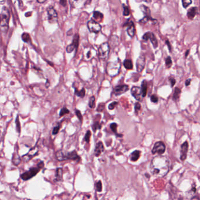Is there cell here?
Masks as SVG:
<instances>
[{"instance_id": "47", "label": "cell", "mask_w": 200, "mask_h": 200, "mask_svg": "<svg viewBox=\"0 0 200 200\" xmlns=\"http://www.w3.org/2000/svg\"><path fill=\"white\" fill-rule=\"evenodd\" d=\"M141 109V105L139 102H136L135 104H134V110H135V111L136 113H137V112L140 110Z\"/></svg>"}, {"instance_id": "42", "label": "cell", "mask_w": 200, "mask_h": 200, "mask_svg": "<svg viewBox=\"0 0 200 200\" xmlns=\"http://www.w3.org/2000/svg\"><path fill=\"white\" fill-rule=\"evenodd\" d=\"M166 65L167 68H170L172 65V61L170 56H168L166 59Z\"/></svg>"}, {"instance_id": "25", "label": "cell", "mask_w": 200, "mask_h": 200, "mask_svg": "<svg viewBox=\"0 0 200 200\" xmlns=\"http://www.w3.org/2000/svg\"><path fill=\"white\" fill-rule=\"evenodd\" d=\"M149 39L151 41V42L152 44L153 45L154 48H156L158 46V41H157V38H156L155 35H154V33H151Z\"/></svg>"}, {"instance_id": "7", "label": "cell", "mask_w": 200, "mask_h": 200, "mask_svg": "<svg viewBox=\"0 0 200 200\" xmlns=\"http://www.w3.org/2000/svg\"><path fill=\"white\" fill-rule=\"evenodd\" d=\"M166 151V146L163 141H157L154 145L152 150L151 153L153 154H158L159 155H161L164 153Z\"/></svg>"}, {"instance_id": "1", "label": "cell", "mask_w": 200, "mask_h": 200, "mask_svg": "<svg viewBox=\"0 0 200 200\" xmlns=\"http://www.w3.org/2000/svg\"><path fill=\"white\" fill-rule=\"evenodd\" d=\"M170 165V161L167 157L161 155L156 156L150 163L151 174L156 177H163L169 172Z\"/></svg>"}, {"instance_id": "12", "label": "cell", "mask_w": 200, "mask_h": 200, "mask_svg": "<svg viewBox=\"0 0 200 200\" xmlns=\"http://www.w3.org/2000/svg\"><path fill=\"white\" fill-rule=\"evenodd\" d=\"M189 151V143L186 141L184 142L183 144L181 146L180 149V159L182 161H184L187 157V153Z\"/></svg>"}, {"instance_id": "53", "label": "cell", "mask_w": 200, "mask_h": 200, "mask_svg": "<svg viewBox=\"0 0 200 200\" xmlns=\"http://www.w3.org/2000/svg\"><path fill=\"white\" fill-rule=\"evenodd\" d=\"M191 79H187V80H186V81H185V86H189V84L191 83Z\"/></svg>"}, {"instance_id": "30", "label": "cell", "mask_w": 200, "mask_h": 200, "mask_svg": "<svg viewBox=\"0 0 200 200\" xmlns=\"http://www.w3.org/2000/svg\"><path fill=\"white\" fill-rule=\"evenodd\" d=\"M85 89L82 88L80 90H78L76 88H75V94L80 98H84L85 96Z\"/></svg>"}, {"instance_id": "54", "label": "cell", "mask_w": 200, "mask_h": 200, "mask_svg": "<svg viewBox=\"0 0 200 200\" xmlns=\"http://www.w3.org/2000/svg\"><path fill=\"white\" fill-rule=\"evenodd\" d=\"M166 44H167V45H168V49H169V50H170V51H171V50H172V46H171V45H170V44L169 41H168V40H166Z\"/></svg>"}, {"instance_id": "51", "label": "cell", "mask_w": 200, "mask_h": 200, "mask_svg": "<svg viewBox=\"0 0 200 200\" xmlns=\"http://www.w3.org/2000/svg\"><path fill=\"white\" fill-rule=\"evenodd\" d=\"M60 4L62 6L65 7L67 6V0H60Z\"/></svg>"}, {"instance_id": "28", "label": "cell", "mask_w": 200, "mask_h": 200, "mask_svg": "<svg viewBox=\"0 0 200 200\" xmlns=\"http://www.w3.org/2000/svg\"><path fill=\"white\" fill-rule=\"evenodd\" d=\"M110 127H111V128L112 130V132L115 134V135L117 137H122L123 135H121V134H119L117 133V124L116 123H111V125H110Z\"/></svg>"}, {"instance_id": "50", "label": "cell", "mask_w": 200, "mask_h": 200, "mask_svg": "<svg viewBox=\"0 0 200 200\" xmlns=\"http://www.w3.org/2000/svg\"><path fill=\"white\" fill-rule=\"evenodd\" d=\"M169 80H170V82L171 86H172V87H173V86L175 85L176 82V79H175L174 78H173V77H170V78H169Z\"/></svg>"}, {"instance_id": "59", "label": "cell", "mask_w": 200, "mask_h": 200, "mask_svg": "<svg viewBox=\"0 0 200 200\" xmlns=\"http://www.w3.org/2000/svg\"><path fill=\"white\" fill-rule=\"evenodd\" d=\"M145 175H146V176H147V177H147V178H150V176H149V175H148V174H145Z\"/></svg>"}, {"instance_id": "2", "label": "cell", "mask_w": 200, "mask_h": 200, "mask_svg": "<svg viewBox=\"0 0 200 200\" xmlns=\"http://www.w3.org/2000/svg\"><path fill=\"white\" fill-rule=\"evenodd\" d=\"M56 157L58 161H60L67 160H72L77 161L80 160V157L77 154L76 151L64 152L63 150H59L56 153Z\"/></svg>"}, {"instance_id": "58", "label": "cell", "mask_w": 200, "mask_h": 200, "mask_svg": "<svg viewBox=\"0 0 200 200\" xmlns=\"http://www.w3.org/2000/svg\"><path fill=\"white\" fill-rule=\"evenodd\" d=\"M189 50H187V52H185V57H187V56H188V55H189Z\"/></svg>"}, {"instance_id": "35", "label": "cell", "mask_w": 200, "mask_h": 200, "mask_svg": "<svg viewBox=\"0 0 200 200\" xmlns=\"http://www.w3.org/2000/svg\"><path fill=\"white\" fill-rule=\"evenodd\" d=\"M95 189L98 192H101L102 190V184L101 181L99 180L98 182L95 184Z\"/></svg>"}, {"instance_id": "20", "label": "cell", "mask_w": 200, "mask_h": 200, "mask_svg": "<svg viewBox=\"0 0 200 200\" xmlns=\"http://www.w3.org/2000/svg\"><path fill=\"white\" fill-rule=\"evenodd\" d=\"M87 52H85V55L87 59V60H90L92 58H93L94 56L96 55V52L93 48H90V49H86Z\"/></svg>"}, {"instance_id": "57", "label": "cell", "mask_w": 200, "mask_h": 200, "mask_svg": "<svg viewBox=\"0 0 200 200\" xmlns=\"http://www.w3.org/2000/svg\"><path fill=\"white\" fill-rule=\"evenodd\" d=\"M6 0H0V4H2L5 2Z\"/></svg>"}, {"instance_id": "15", "label": "cell", "mask_w": 200, "mask_h": 200, "mask_svg": "<svg viewBox=\"0 0 200 200\" xmlns=\"http://www.w3.org/2000/svg\"><path fill=\"white\" fill-rule=\"evenodd\" d=\"M145 56L144 55L140 56L136 62V68L138 72H141L143 70L145 66Z\"/></svg>"}, {"instance_id": "33", "label": "cell", "mask_w": 200, "mask_h": 200, "mask_svg": "<svg viewBox=\"0 0 200 200\" xmlns=\"http://www.w3.org/2000/svg\"><path fill=\"white\" fill-rule=\"evenodd\" d=\"M83 0H69V2L73 7H76L79 6Z\"/></svg>"}, {"instance_id": "4", "label": "cell", "mask_w": 200, "mask_h": 200, "mask_svg": "<svg viewBox=\"0 0 200 200\" xmlns=\"http://www.w3.org/2000/svg\"><path fill=\"white\" fill-rule=\"evenodd\" d=\"M44 162L42 161H39L36 166L31 167L29 169V170L22 174L21 175V178H22V180L24 181H27L35 176L40 172V170L44 168Z\"/></svg>"}, {"instance_id": "19", "label": "cell", "mask_w": 200, "mask_h": 200, "mask_svg": "<svg viewBox=\"0 0 200 200\" xmlns=\"http://www.w3.org/2000/svg\"><path fill=\"white\" fill-rule=\"evenodd\" d=\"M197 11H198V8L197 7H192L189 8L187 12V17L189 20H192L194 19V18L195 17L197 13Z\"/></svg>"}, {"instance_id": "6", "label": "cell", "mask_w": 200, "mask_h": 200, "mask_svg": "<svg viewBox=\"0 0 200 200\" xmlns=\"http://www.w3.org/2000/svg\"><path fill=\"white\" fill-rule=\"evenodd\" d=\"M110 52V46L109 43L104 42L102 44L100 45L98 52H99V56L101 59H105L109 54Z\"/></svg>"}, {"instance_id": "55", "label": "cell", "mask_w": 200, "mask_h": 200, "mask_svg": "<svg viewBox=\"0 0 200 200\" xmlns=\"http://www.w3.org/2000/svg\"><path fill=\"white\" fill-rule=\"evenodd\" d=\"M196 191H197V189H196L195 187H193L192 188V189L190 190V192H191V193H193V194H195V193H196Z\"/></svg>"}, {"instance_id": "40", "label": "cell", "mask_w": 200, "mask_h": 200, "mask_svg": "<svg viewBox=\"0 0 200 200\" xmlns=\"http://www.w3.org/2000/svg\"><path fill=\"white\" fill-rule=\"evenodd\" d=\"M192 0H182V4L184 8H187L191 4Z\"/></svg>"}, {"instance_id": "8", "label": "cell", "mask_w": 200, "mask_h": 200, "mask_svg": "<svg viewBox=\"0 0 200 200\" xmlns=\"http://www.w3.org/2000/svg\"><path fill=\"white\" fill-rule=\"evenodd\" d=\"M38 151H39V149L37 146V145H36L29 150L27 154L22 156L21 159L25 163H27L29 160H31L33 157L37 156L38 153Z\"/></svg>"}, {"instance_id": "41", "label": "cell", "mask_w": 200, "mask_h": 200, "mask_svg": "<svg viewBox=\"0 0 200 200\" xmlns=\"http://www.w3.org/2000/svg\"><path fill=\"white\" fill-rule=\"evenodd\" d=\"M90 136H91V132L90 130H88L86 132V134L85 136L84 137V140L86 142V143H89L90 141Z\"/></svg>"}, {"instance_id": "43", "label": "cell", "mask_w": 200, "mask_h": 200, "mask_svg": "<svg viewBox=\"0 0 200 200\" xmlns=\"http://www.w3.org/2000/svg\"><path fill=\"white\" fill-rule=\"evenodd\" d=\"M123 9H124V11H123V15L124 16H128L129 14H130V10L128 9L127 6H125L123 4Z\"/></svg>"}, {"instance_id": "10", "label": "cell", "mask_w": 200, "mask_h": 200, "mask_svg": "<svg viewBox=\"0 0 200 200\" xmlns=\"http://www.w3.org/2000/svg\"><path fill=\"white\" fill-rule=\"evenodd\" d=\"M48 20L50 24H54L58 21V14L55 10L50 7L47 10Z\"/></svg>"}, {"instance_id": "56", "label": "cell", "mask_w": 200, "mask_h": 200, "mask_svg": "<svg viewBox=\"0 0 200 200\" xmlns=\"http://www.w3.org/2000/svg\"><path fill=\"white\" fill-rule=\"evenodd\" d=\"M47 0H37V1L39 2V3H44L45 2H46Z\"/></svg>"}, {"instance_id": "32", "label": "cell", "mask_w": 200, "mask_h": 200, "mask_svg": "<svg viewBox=\"0 0 200 200\" xmlns=\"http://www.w3.org/2000/svg\"><path fill=\"white\" fill-rule=\"evenodd\" d=\"M93 18L96 20L101 21L103 18V15L99 11H95L93 13Z\"/></svg>"}, {"instance_id": "27", "label": "cell", "mask_w": 200, "mask_h": 200, "mask_svg": "<svg viewBox=\"0 0 200 200\" xmlns=\"http://www.w3.org/2000/svg\"><path fill=\"white\" fill-rule=\"evenodd\" d=\"M123 65H124V67L128 70L132 69L133 67V63L130 59H126L123 62Z\"/></svg>"}, {"instance_id": "26", "label": "cell", "mask_w": 200, "mask_h": 200, "mask_svg": "<svg viewBox=\"0 0 200 200\" xmlns=\"http://www.w3.org/2000/svg\"><path fill=\"white\" fill-rule=\"evenodd\" d=\"M140 10L145 14L146 16H149L151 17V12H150V8L144 5H141L140 7Z\"/></svg>"}, {"instance_id": "16", "label": "cell", "mask_w": 200, "mask_h": 200, "mask_svg": "<svg viewBox=\"0 0 200 200\" xmlns=\"http://www.w3.org/2000/svg\"><path fill=\"white\" fill-rule=\"evenodd\" d=\"M104 150L105 148L103 143L102 141L98 142L95 147V156L96 157H99L104 151Z\"/></svg>"}, {"instance_id": "52", "label": "cell", "mask_w": 200, "mask_h": 200, "mask_svg": "<svg viewBox=\"0 0 200 200\" xmlns=\"http://www.w3.org/2000/svg\"><path fill=\"white\" fill-rule=\"evenodd\" d=\"M104 108H105V105H103L102 106V107H101L100 105H99V106H98V109H97V111H103Z\"/></svg>"}, {"instance_id": "21", "label": "cell", "mask_w": 200, "mask_h": 200, "mask_svg": "<svg viewBox=\"0 0 200 200\" xmlns=\"http://www.w3.org/2000/svg\"><path fill=\"white\" fill-rule=\"evenodd\" d=\"M22 160L21 157L19 156V154L17 153H14L12 156V164L15 166H18L20 164L21 161Z\"/></svg>"}, {"instance_id": "29", "label": "cell", "mask_w": 200, "mask_h": 200, "mask_svg": "<svg viewBox=\"0 0 200 200\" xmlns=\"http://www.w3.org/2000/svg\"><path fill=\"white\" fill-rule=\"evenodd\" d=\"M149 21H151L153 23H156L157 22V20H156L153 19V18H151V17H149V16H145L139 22L141 23V24H145V23L148 22Z\"/></svg>"}, {"instance_id": "46", "label": "cell", "mask_w": 200, "mask_h": 200, "mask_svg": "<svg viewBox=\"0 0 200 200\" xmlns=\"http://www.w3.org/2000/svg\"><path fill=\"white\" fill-rule=\"evenodd\" d=\"M117 105H118V102H113L111 103V104H109V105L108 106V108L110 110H113V109H114L115 108V107Z\"/></svg>"}, {"instance_id": "22", "label": "cell", "mask_w": 200, "mask_h": 200, "mask_svg": "<svg viewBox=\"0 0 200 200\" xmlns=\"http://www.w3.org/2000/svg\"><path fill=\"white\" fill-rule=\"evenodd\" d=\"M62 176H63V170L61 168H58L56 170L55 180L56 181H62Z\"/></svg>"}, {"instance_id": "13", "label": "cell", "mask_w": 200, "mask_h": 200, "mask_svg": "<svg viewBox=\"0 0 200 200\" xmlns=\"http://www.w3.org/2000/svg\"><path fill=\"white\" fill-rule=\"evenodd\" d=\"M131 91V94L133 96L134 98L137 100V101H140L141 100L142 95H141V89L138 87V86H133L132 89L130 90Z\"/></svg>"}, {"instance_id": "44", "label": "cell", "mask_w": 200, "mask_h": 200, "mask_svg": "<svg viewBox=\"0 0 200 200\" xmlns=\"http://www.w3.org/2000/svg\"><path fill=\"white\" fill-rule=\"evenodd\" d=\"M60 125L59 124H58L56 125L55 128H53V130H52V134L53 135H56L58 133L59 130H60Z\"/></svg>"}, {"instance_id": "23", "label": "cell", "mask_w": 200, "mask_h": 200, "mask_svg": "<svg viewBox=\"0 0 200 200\" xmlns=\"http://www.w3.org/2000/svg\"><path fill=\"white\" fill-rule=\"evenodd\" d=\"M141 95L143 98H145L147 94V82L146 80H143L141 83Z\"/></svg>"}, {"instance_id": "45", "label": "cell", "mask_w": 200, "mask_h": 200, "mask_svg": "<svg viewBox=\"0 0 200 200\" xmlns=\"http://www.w3.org/2000/svg\"><path fill=\"white\" fill-rule=\"evenodd\" d=\"M75 113H76V116L78 117L79 120H80V122H82V120H83V116H82V114H81L80 111H79V110L76 109V110H75Z\"/></svg>"}, {"instance_id": "38", "label": "cell", "mask_w": 200, "mask_h": 200, "mask_svg": "<svg viewBox=\"0 0 200 200\" xmlns=\"http://www.w3.org/2000/svg\"><path fill=\"white\" fill-rule=\"evenodd\" d=\"M92 129H93V132H95L97 130H99V129L101 128V125H100V123H99V122H95V123L92 125Z\"/></svg>"}, {"instance_id": "3", "label": "cell", "mask_w": 200, "mask_h": 200, "mask_svg": "<svg viewBox=\"0 0 200 200\" xmlns=\"http://www.w3.org/2000/svg\"><path fill=\"white\" fill-rule=\"evenodd\" d=\"M10 14L8 9L4 7L0 14V30L6 33L8 29V24L10 21Z\"/></svg>"}, {"instance_id": "24", "label": "cell", "mask_w": 200, "mask_h": 200, "mask_svg": "<svg viewBox=\"0 0 200 200\" xmlns=\"http://www.w3.org/2000/svg\"><path fill=\"white\" fill-rule=\"evenodd\" d=\"M110 41V44H109L110 46L111 47H114L116 46L117 45L116 44V43L118 44L119 42V38L116 35H111V38L109 39Z\"/></svg>"}, {"instance_id": "36", "label": "cell", "mask_w": 200, "mask_h": 200, "mask_svg": "<svg viewBox=\"0 0 200 200\" xmlns=\"http://www.w3.org/2000/svg\"><path fill=\"white\" fill-rule=\"evenodd\" d=\"M89 106L90 108H94L95 106V96H92L90 98L89 102Z\"/></svg>"}, {"instance_id": "48", "label": "cell", "mask_w": 200, "mask_h": 200, "mask_svg": "<svg viewBox=\"0 0 200 200\" xmlns=\"http://www.w3.org/2000/svg\"><path fill=\"white\" fill-rule=\"evenodd\" d=\"M150 100L151 101L153 102V103H156L158 102L159 101V98L158 97L155 95H152L150 98Z\"/></svg>"}, {"instance_id": "17", "label": "cell", "mask_w": 200, "mask_h": 200, "mask_svg": "<svg viewBox=\"0 0 200 200\" xmlns=\"http://www.w3.org/2000/svg\"><path fill=\"white\" fill-rule=\"evenodd\" d=\"M128 25V29H127V32H128V35L133 38L134 35H135V27L134 25L133 22L132 21H130L128 24H126Z\"/></svg>"}, {"instance_id": "37", "label": "cell", "mask_w": 200, "mask_h": 200, "mask_svg": "<svg viewBox=\"0 0 200 200\" xmlns=\"http://www.w3.org/2000/svg\"><path fill=\"white\" fill-rule=\"evenodd\" d=\"M69 112L70 111L67 109V107H63L59 112V116H63L64 115L68 114Z\"/></svg>"}, {"instance_id": "34", "label": "cell", "mask_w": 200, "mask_h": 200, "mask_svg": "<svg viewBox=\"0 0 200 200\" xmlns=\"http://www.w3.org/2000/svg\"><path fill=\"white\" fill-rule=\"evenodd\" d=\"M22 39L25 42L28 43L31 41V37L29 34L28 33H24L22 35Z\"/></svg>"}, {"instance_id": "11", "label": "cell", "mask_w": 200, "mask_h": 200, "mask_svg": "<svg viewBox=\"0 0 200 200\" xmlns=\"http://www.w3.org/2000/svg\"><path fill=\"white\" fill-rule=\"evenodd\" d=\"M129 90L128 86L127 85H118L114 88L113 89V93L115 96H119V95H122L126 92Z\"/></svg>"}, {"instance_id": "14", "label": "cell", "mask_w": 200, "mask_h": 200, "mask_svg": "<svg viewBox=\"0 0 200 200\" xmlns=\"http://www.w3.org/2000/svg\"><path fill=\"white\" fill-rule=\"evenodd\" d=\"M78 45H79V35L76 34V35H75V36L73 38L72 43L67 46V53L72 52L73 50H74L75 49H77Z\"/></svg>"}, {"instance_id": "9", "label": "cell", "mask_w": 200, "mask_h": 200, "mask_svg": "<svg viewBox=\"0 0 200 200\" xmlns=\"http://www.w3.org/2000/svg\"><path fill=\"white\" fill-rule=\"evenodd\" d=\"M87 26L89 31L92 33H98L102 29V27L100 24L93 20H89L87 23Z\"/></svg>"}, {"instance_id": "49", "label": "cell", "mask_w": 200, "mask_h": 200, "mask_svg": "<svg viewBox=\"0 0 200 200\" xmlns=\"http://www.w3.org/2000/svg\"><path fill=\"white\" fill-rule=\"evenodd\" d=\"M150 34H151V33L150 32H147L146 33H145V35L143 36V39L145 40V41H147L150 38Z\"/></svg>"}, {"instance_id": "5", "label": "cell", "mask_w": 200, "mask_h": 200, "mask_svg": "<svg viewBox=\"0 0 200 200\" xmlns=\"http://www.w3.org/2000/svg\"><path fill=\"white\" fill-rule=\"evenodd\" d=\"M121 65L119 61L116 62H110L107 63L106 67V72L111 76H115L119 74L120 69Z\"/></svg>"}, {"instance_id": "18", "label": "cell", "mask_w": 200, "mask_h": 200, "mask_svg": "<svg viewBox=\"0 0 200 200\" xmlns=\"http://www.w3.org/2000/svg\"><path fill=\"white\" fill-rule=\"evenodd\" d=\"M141 151L139 150H135L133 152L131 153V154L129 156V159L132 161H136L139 160L140 157Z\"/></svg>"}, {"instance_id": "31", "label": "cell", "mask_w": 200, "mask_h": 200, "mask_svg": "<svg viewBox=\"0 0 200 200\" xmlns=\"http://www.w3.org/2000/svg\"><path fill=\"white\" fill-rule=\"evenodd\" d=\"M181 93V89H180L179 88H176L175 90H174V95H173V97H172V99L174 100H177L178 98H180Z\"/></svg>"}, {"instance_id": "39", "label": "cell", "mask_w": 200, "mask_h": 200, "mask_svg": "<svg viewBox=\"0 0 200 200\" xmlns=\"http://www.w3.org/2000/svg\"><path fill=\"white\" fill-rule=\"evenodd\" d=\"M15 124H16V129H17V132L18 133H20L21 132V125H20V122L19 120V117L18 116L17 117L16 120H15Z\"/></svg>"}]
</instances>
